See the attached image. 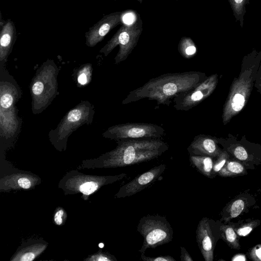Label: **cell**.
I'll return each mask as SVG.
<instances>
[{
	"label": "cell",
	"instance_id": "obj_1",
	"mask_svg": "<svg viewBox=\"0 0 261 261\" xmlns=\"http://www.w3.org/2000/svg\"><path fill=\"white\" fill-rule=\"evenodd\" d=\"M117 143L113 150L97 158L83 160L77 169L126 167L157 158L169 148L160 139H128Z\"/></svg>",
	"mask_w": 261,
	"mask_h": 261
},
{
	"label": "cell",
	"instance_id": "obj_2",
	"mask_svg": "<svg viewBox=\"0 0 261 261\" xmlns=\"http://www.w3.org/2000/svg\"><path fill=\"white\" fill-rule=\"evenodd\" d=\"M206 77L204 72L193 71L162 74L129 92L122 103L147 98L169 106L177 95L196 87Z\"/></svg>",
	"mask_w": 261,
	"mask_h": 261
},
{
	"label": "cell",
	"instance_id": "obj_3",
	"mask_svg": "<svg viewBox=\"0 0 261 261\" xmlns=\"http://www.w3.org/2000/svg\"><path fill=\"white\" fill-rule=\"evenodd\" d=\"M260 62L261 51L258 53L255 50L243 59L239 76L233 79L223 107L222 118L224 125L239 114L247 103Z\"/></svg>",
	"mask_w": 261,
	"mask_h": 261
},
{
	"label": "cell",
	"instance_id": "obj_4",
	"mask_svg": "<svg viewBox=\"0 0 261 261\" xmlns=\"http://www.w3.org/2000/svg\"><path fill=\"white\" fill-rule=\"evenodd\" d=\"M126 173L114 175L86 174L77 170L68 171L60 179L58 188L66 195H81L84 200L98 191L103 186L119 181L126 176Z\"/></svg>",
	"mask_w": 261,
	"mask_h": 261
},
{
	"label": "cell",
	"instance_id": "obj_5",
	"mask_svg": "<svg viewBox=\"0 0 261 261\" xmlns=\"http://www.w3.org/2000/svg\"><path fill=\"white\" fill-rule=\"evenodd\" d=\"M137 231L143 238V244L139 250L141 253H144L147 249L168 243L173 238V229L166 216L159 215H147L142 217Z\"/></svg>",
	"mask_w": 261,
	"mask_h": 261
},
{
	"label": "cell",
	"instance_id": "obj_6",
	"mask_svg": "<svg viewBox=\"0 0 261 261\" xmlns=\"http://www.w3.org/2000/svg\"><path fill=\"white\" fill-rule=\"evenodd\" d=\"M142 30V23L139 16L133 22L122 23L120 28L99 52L107 56L118 45L119 50L114 60L115 64L120 63L127 58L137 45Z\"/></svg>",
	"mask_w": 261,
	"mask_h": 261
},
{
	"label": "cell",
	"instance_id": "obj_7",
	"mask_svg": "<svg viewBox=\"0 0 261 261\" xmlns=\"http://www.w3.org/2000/svg\"><path fill=\"white\" fill-rule=\"evenodd\" d=\"M218 142L230 156L243 164L248 169L253 170L261 165V145L248 140L245 135L240 140L228 134L226 138H218Z\"/></svg>",
	"mask_w": 261,
	"mask_h": 261
},
{
	"label": "cell",
	"instance_id": "obj_8",
	"mask_svg": "<svg viewBox=\"0 0 261 261\" xmlns=\"http://www.w3.org/2000/svg\"><path fill=\"white\" fill-rule=\"evenodd\" d=\"M94 113L90 104L86 102L80 103L69 111L56 129L50 133V140L56 149L60 151L65 150L68 137L80 126L91 121Z\"/></svg>",
	"mask_w": 261,
	"mask_h": 261
},
{
	"label": "cell",
	"instance_id": "obj_9",
	"mask_svg": "<svg viewBox=\"0 0 261 261\" xmlns=\"http://www.w3.org/2000/svg\"><path fill=\"white\" fill-rule=\"evenodd\" d=\"M164 134V129L155 124L126 123L109 127L103 136L117 141L128 139H160Z\"/></svg>",
	"mask_w": 261,
	"mask_h": 261
},
{
	"label": "cell",
	"instance_id": "obj_10",
	"mask_svg": "<svg viewBox=\"0 0 261 261\" xmlns=\"http://www.w3.org/2000/svg\"><path fill=\"white\" fill-rule=\"evenodd\" d=\"M222 222L204 217L199 222L196 230V242L205 261H213L214 250L221 239Z\"/></svg>",
	"mask_w": 261,
	"mask_h": 261
},
{
	"label": "cell",
	"instance_id": "obj_11",
	"mask_svg": "<svg viewBox=\"0 0 261 261\" xmlns=\"http://www.w3.org/2000/svg\"><path fill=\"white\" fill-rule=\"evenodd\" d=\"M218 83L217 73L207 76L196 87L174 97V108L178 111L190 110L208 97L216 89Z\"/></svg>",
	"mask_w": 261,
	"mask_h": 261
},
{
	"label": "cell",
	"instance_id": "obj_12",
	"mask_svg": "<svg viewBox=\"0 0 261 261\" xmlns=\"http://www.w3.org/2000/svg\"><path fill=\"white\" fill-rule=\"evenodd\" d=\"M37 175L18 169L13 166L0 172V191L10 192L34 189L41 183Z\"/></svg>",
	"mask_w": 261,
	"mask_h": 261
},
{
	"label": "cell",
	"instance_id": "obj_13",
	"mask_svg": "<svg viewBox=\"0 0 261 261\" xmlns=\"http://www.w3.org/2000/svg\"><path fill=\"white\" fill-rule=\"evenodd\" d=\"M166 165L164 164L155 166L138 175L129 182L121 186L115 194V198L130 197L152 185L164 172Z\"/></svg>",
	"mask_w": 261,
	"mask_h": 261
},
{
	"label": "cell",
	"instance_id": "obj_14",
	"mask_svg": "<svg viewBox=\"0 0 261 261\" xmlns=\"http://www.w3.org/2000/svg\"><path fill=\"white\" fill-rule=\"evenodd\" d=\"M124 12V11L115 12L105 15L90 28L85 33L86 44L89 47H94L101 41L113 29L122 23Z\"/></svg>",
	"mask_w": 261,
	"mask_h": 261
},
{
	"label": "cell",
	"instance_id": "obj_15",
	"mask_svg": "<svg viewBox=\"0 0 261 261\" xmlns=\"http://www.w3.org/2000/svg\"><path fill=\"white\" fill-rule=\"evenodd\" d=\"M257 200L248 190L244 191L229 201L220 212V221L226 223L247 213L256 203Z\"/></svg>",
	"mask_w": 261,
	"mask_h": 261
},
{
	"label": "cell",
	"instance_id": "obj_16",
	"mask_svg": "<svg viewBox=\"0 0 261 261\" xmlns=\"http://www.w3.org/2000/svg\"><path fill=\"white\" fill-rule=\"evenodd\" d=\"M217 137L200 134L196 136L187 148L189 155H205L217 158L222 151Z\"/></svg>",
	"mask_w": 261,
	"mask_h": 261
},
{
	"label": "cell",
	"instance_id": "obj_17",
	"mask_svg": "<svg viewBox=\"0 0 261 261\" xmlns=\"http://www.w3.org/2000/svg\"><path fill=\"white\" fill-rule=\"evenodd\" d=\"M48 243L42 239H31L21 243L11 257L10 261H32L46 250Z\"/></svg>",
	"mask_w": 261,
	"mask_h": 261
},
{
	"label": "cell",
	"instance_id": "obj_18",
	"mask_svg": "<svg viewBox=\"0 0 261 261\" xmlns=\"http://www.w3.org/2000/svg\"><path fill=\"white\" fill-rule=\"evenodd\" d=\"M16 38L15 24L11 19L1 23L0 59L1 63L5 62L11 53Z\"/></svg>",
	"mask_w": 261,
	"mask_h": 261
},
{
	"label": "cell",
	"instance_id": "obj_19",
	"mask_svg": "<svg viewBox=\"0 0 261 261\" xmlns=\"http://www.w3.org/2000/svg\"><path fill=\"white\" fill-rule=\"evenodd\" d=\"M248 170L241 162L229 156L225 164L220 170L218 175L222 177H234L248 174Z\"/></svg>",
	"mask_w": 261,
	"mask_h": 261
},
{
	"label": "cell",
	"instance_id": "obj_20",
	"mask_svg": "<svg viewBox=\"0 0 261 261\" xmlns=\"http://www.w3.org/2000/svg\"><path fill=\"white\" fill-rule=\"evenodd\" d=\"M215 158L205 155H190L191 165L201 174L209 178H214L213 169Z\"/></svg>",
	"mask_w": 261,
	"mask_h": 261
},
{
	"label": "cell",
	"instance_id": "obj_21",
	"mask_svg": "<svg viewBox=\"0 0 261 261\" xmlns=\"http://www.w3.org/2000/svg\"><path fill=\"white\" fill-rule=\"evenodd\" d=\"M221 239L231 249L240 250L241 248L240 237L238 236L231 221L226 223L222 222L220 227Z\"/></svg>",
	"mask_w": 261,
	"mask_h": 261
},
{
	"label": "cell",
	"instance_id": "obj_22",
	"mask_svg": "<svg viewBox=\"0 0 261 261\" xmlns=\"http://www.w3.org/2000/svg\"><path fill=\"white\" fill-rule=\"evenodd\" d=\"M234 230L240 237H246L250 234L255 228L258 227L261 223L259 219L248 218L239 220L237 222H231Z\"/></svg>",
	"mask_w": 261,
	"mask_h": 261
},
{
	"label": "cell",
	"instance_id": "obj_23",
	"mask_svg": "<svg viewBox=\"0 0 261 261\" xmlns=\"http://www.w3.org/2000/svg\"><path fill=\"white\" fill-rule=\"evenodd\" d=\"M178 50L185 59H191L196 54L197 48L192 39L188 37L181 38L178 45Z\"/></svg>",
	"mask_w": 261,
	"mask_h": 261
},
{
	"label": "cell",
	"instance_id": "obj_24",
	"mask_svg": "<svg viewBox=\"0 0 261 261\" xmlns=\"http://www.w3.org/2000/svg\"><path fill=\"white\" fill-rule=\"evenodd\" d=\"M47 83L46 80H43V76L41 75L36 77L31 87L33 100L37 101L41 99L47 92L48 93L49 88Z\"/></svg>",
	"mask_w": 261,
	"mask_h": 261
},
{
	"label": "cell",
	"instance_id": "obj_25",
	"mask_svg": "<svg viewBox=\"0 0 261 261\" xmlns=\"http://www.w3.org/2000/svg\"><path fill=\"white\" fill-rule=\"evenodd\" d=\"M236 19L240 21L243 27V17L246 13L245 7L249 0H228Z\"/></svg>",
	"mask_w": 261,
	"mask_h": 261
},
{
	"label": "cell",
	"instance_id": "obj_26",
	"mask_svg": "<svg viewBox=\"0 0 261 261\" xmlns=\"http://www.w3.org/2000/svg\"><path fill=\"white\" fill-rule=\"evenodd\" d=\"M228 153L223 149L221 153L215 159L213 169V175L215 178L229 158Z\"/></svg>",
	"mask_w": 261,
	"mask_h": 261
},
{
	"label": "cell",
	"instance_id": "obj_27",
	"mask_svg": "<svg viewBox=\"0 0 261 261\" xmlns=\"http://www.w3.org/2000/svg\"><path fill=\"white\" fill-rule=\"evenodd\" d=\"M84 261H117V259L114 255L99 249L97 252L84 258Z\"/></svg>",
	"mask_w": 261,
	"mask_h": 261
},
{
	"label": "cell",
	"instance_id": "obj_28",
	"mask_svg": "<svg viewBox=\"0 0 261 261\" xmlns=\"http://www.w3.org/2000/svg\"><path fill=\"white\" fill-rule=\"evenodd\" d=\"M0 104L1 109L10 108L14 103V97L8 89L1 86Z\"/></svg>",
	"mask_w": 261,
	"mask_h": 261
},
{
	"label": "cell",
	"instance_id": "obj_29",
	"mask_svg": "<svg viewBox=\"0 0 261 261\" xmlns=\"http://www.w3.org/2000/svg\"><path fill=\"white\" fill-rule=\"evenodd\" d=\"M67 217V213L65 209L61 206L57 207L53 215V222L56 225H63L66 222Z\"/></svg>",
	"mask_w": 261,
	"mask_h": 261
},
{
	"label": "cell",
	"instance_id": "obj_30",
	"mask_svg": "<svg viewBox=\"0 0 261 261\" xmlns=\"http://www.w3.org/2000/svg\"><path fill=\"white\" fill-rule=\"evenodd\" d=\"M246 255L252 260L261 261V244H256L250 248Z\"/></svg>",
	"mask_w": 261,
	"mask_h": 261
},
{
	"label": "cell",
	"instance_id": "obj_31",
	"mask_svg": "<svg viewBox=\"0 0 261 261\" xmlns=\"http://www.w3.org/2000/svg\"><path fill=\"white\" fill-rule=\"evenodd\" d=\"M140 259L144 261H176L172 256L170 255H161L156 257H148L145 255L144 253H141Z\"/></svg>",
	"mask_w": 261,
	"mask_h": 261
},
{
	"label": "cell",
	"instance_id": "obj_32",
	"mask_svg": "<svg viewBox=\"0 0 261 261\" xmlns=\"http://www.w3.org/2000/svg\"><path fill=\"white\" fill-rule=\"evenodd\" d=\"M254 87L261 94V62L257 70Z\"/></svg>",
	"mask_w": 261,
	"mask_h": 261
},
{
	"label": "cell",
	"instance_id": "obj_33",
	"mask_svg": "<svg viewBox=\"0 0 261 261\" xmlns=\"http://www.w3.org/2000/svg\"><path fill=\"white\" fill-rule=\"evenodd\" d=\"M180 258L181 261H193V259L184 247H180Z\"/></svg>",
	"mask_w": 261,
	"mask_h": 261
},
{
	"label": "cell",
	"instance_id": "obj_34",
	"mask_svg": "<svg viewBox=\"0 0 261 261\" xmlns=\"http://www.w3.org/2000/svg\"><path fill=\"white\" fill-rule=\"evenodd\" d=\"M88 81V75L85 71H81L77 77L78 83L82 85H84L87 84Z\"/></svg>",
	"mask_w": 261,
	"mask_h": 261
},
{
	"label": "cell",
	"instance_id": "obj_35",
	"mask_svg": "<svg viewBox=\"0 0 261 261\" xmlns=\"http://www.w3.org/2000/svg\"><path fill=\"white\" fill-rule=\"evenodd\" d=\"M231 261H246L247 260L246 256L245 254H238L233 256L231 259Z\"/></svg>",
	"mask_w": 261,
	"mask_h": 261
},
{
	"label": "cell",
	"instance_id": "obj_36",
	"mask_svg": "<svg viewBox=\"0 0 261 261\" xmlns=\"http://www.w3.org/2000/svg\"><path fill=\"white\" fill-rule=\"evenodd\" d=\"M140 4L142 3L143 0H137Z\"/></svg>",
	"mask_w": 261,
	"mask_h": 261
},
{
	"label": "cell",
	"instance_id": "obj_37",
	"mask_svg": "<svg viewBox=\"0 0 261 261\" xmlns=\"http://www.w3.org/2000/svg\"><path fill=\"white\" fill-rule=\"evenodd\" d=\"M176 1H179V0H176Z\"/></svg>",
	"mask_w": 261,
	"mask_h": 261
}]
</instances>
